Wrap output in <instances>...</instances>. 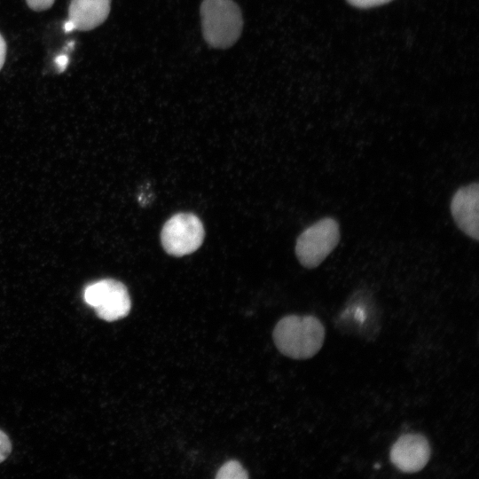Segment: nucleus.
I'll use <instances>...</instances> for the list:
<instances>
[{
  "instance_id": "obj_14",
  "label": "nucleus",
  "mask_w": 479,
  "mask_h": 479,
  "mask_svg": "<svg viewBox=\"0 0 479 479\" xmlns=\"http://www.w3.org/2000/svg\"><path fill=\"white\" fill-rule=\"evenodd\" d=\"M6 54V43L4 37L0 34V69L2 68Z\"/></svg>"
},
{
  "instance_id": "obj_15",
  "label": "nucleus",
  "mask_w": 479,
  "mask_h": 479,
  "mask_svg": "<svg viewBox=\"0 0 479 479\" xmlns=\"http://www.w3.org/2000/svg\"><path fill=\"white\" fill-rule=\"evenodd\" d=\"M65 32L69 33L75 29V25L70 21L67 20L64 25Z\"/></svg>"
},
{
  "instance_id": "obj_7",
  "label": "nucleus",
  "mask_w": 479,
  "mask_h": 479,
  "mask_svg": "<svg viewBox=\"0 0 479 479\" xmlns=\"http://www.w3.org/2000/svg\"><path fill=\"white\" fill-rule=\"evenodd\" d=\"M451 213L456 225L469 238L479 240V185L459 188L451 200Z\"/></svg>"
},
{
  "instance_id": "obj_12",
  "label": "nucleus",
  "mask_w": 479,
  "mask_h": 479,
  "mask_svg": "<svg viewBox=\"0 0 479 479\" xmlns=\"http://www.w3.org/2000/svg\"><path fill=\"white\" fill-rule=\"evenodd\" d=\"M27 5L35 11H43L49 9L55 0H26Z\"/></svg>"
},
{
  "instance_id": "obj_1",
  "label": "nucleus",
  "mask_w": 479,
  "mask_h": 479,
  "mask_svg": "<svg viewBox=\"0 0 479 479\" xmlns=\"http://www.w3.org/2000/svg\"><path fill=\"white\" fill-rule=\"evenodd\" d=\"M277 349L294 359H307L322 348L325 328L321 321L311 315H288L282 318L273 330Z\"/></svg>"
},
{
  "instance_id": "obj_13",
  "label": "nucleus",
  "mask_w": 479,
  "mask_h": 479,
  "mask_svg": "<svg viewBox=\"0 0 479 479\" xmlns=\"http://www.w3.org/2000/svg\"><path fill=\"white\" fill-rule=\"evenodd\" d=\"M55 62L58 65L59 71L62 72L66 68L67 65L68 64V57L65 54L59 55L55 59Z\"/></svg>"
},
{
  "instance_id": "obj_8",
  "label": "nucleus",
  "mask_w": 479,
  "mask_h": 479,
  "mask_svg": "<svg viewBox=\"0 0 479 479\" xmlns=\"http://www.w3.org/2000/svg\"><path fill=\"white\" fill-rule=\"evenodd\" d=\"M111 0H71L68 9V20L75 29L91 30L107 18Z\"/></svg>"
},
{
  "instance_id": "obj_9",
  "label": "nucleus",
  "mask_w": 479,
  "mask_h": 479,
  "mask_svg": "<svg viewBox=\"0 0 479 479\" xmlns=\"http://www.w3.org/2000/svg\"><path fill=\"white\" fill-rule=\"evenodd\" d=\"M247 472L237 460H230L224 463L216 475L217 479H246Z\"/></svg>"
},
{
  "instance_id": "obj_10",
  "label": "nucleus",
  "mask_w": 479,
  "mask_h": 479,
  "mask_svg": "<svg viewBox=\"0 0 479 479\" xmlns=\"http://www.w3.org/2000/svg\"><path fill=\"white\" fill-rule=\"evenodd\" d=\"M349 4L357 8L367 9L387 4L392 0H347Z\"/></svg>"
},
{
  "instance_id": "obj_3",
  "label": "nucleus",
  "mask_w": 479,
  "mask_h": 479,
  "mask_svg": "<svg viewBox=\"0 0 479 479\" xmlns=\"http://www.w3.org/2000/svg\"><path fill=\"white\" fill-rule=\"evenodd\" d=\"M340 226L332 217H325L306 228L297 238L295 255L308 269L318 267L340 241Z\"/></svg>"
},
{
  "instance_id": "obj_11",
  "label": "nucleus",
  "mask_w": 479,
  "mask_h": 479,
  "mask_svg": "<svg viewBox=\"0 0 479 479\" xmlns=\"http://www.w3.org/2000/svg\"><path fill=\"white\" fill-rule=\"evenodd\" d=\"M12 444L7 435L0 430V463L4 461L11 452Z\"/></svg>"
},
{
  "instance_id": "obj_2",
  "label": "nucleus",
  "mask_w": 479,
  "mask_h": 479,
  "mask_svg": "<svg viewBox=\"0 0 479 479\" xmlns=\"http://www.w3.org/2000/svg\"><path fill=\"white\" fill-rule=\"evenodd\" d=\"M202 32L215 48H228L240 37L243 20L233 0H203L200 5Z\"/></svg>"
},
{
  "instance_id": "obj_5",
  "label": "nucleus",
  "mask_w": 479,
  "mask_h": 479,
  "mask_svg": "<svg viewBox=\"0 0 479 479\" xmlns=\"http://www.w3.org/2000/svg\"><path fill=\"white\" fill-rule=\"evenodd\" d=\"M86 302L95 308L98 318L114 321L126 317L131 308L127 287L122 282L106 279L89 285L84 291Z\"/></svg>"
},
{
  "instance_id": "obj_6",
  "label": "nucleus",
  "mask_w": 479,
  "mask_h": 479,
  "mask_svg": "<svg viewBox=\"0 0 479 479\" xmlns=\"http://www.w3.org/2000/svg\"><path fill=\"white\" fill-rule=\"evenodd\" d=\"M431 449L427 438L417 433L401 436L390 449L392 464L404 473L420 471L428 462Z\"/></svg>"
},
{
  "instance_id": "obj_4",
  "label": "nucleus",
  "mask_w": 479,
  "mask_h": 479,
  "mask_svg": "<svg viewBox=\"0 0 479 479\" xmlns=\"http://www.w3.org/2000/svg\"><path fill=\"white\" fill-rule=\"evenodd\" d=\"M204 239V228L198 216L192 213L172 216L163 225L161 240L164 250L174 256L196 251Z\"/></svg>"
}]
</instances>
